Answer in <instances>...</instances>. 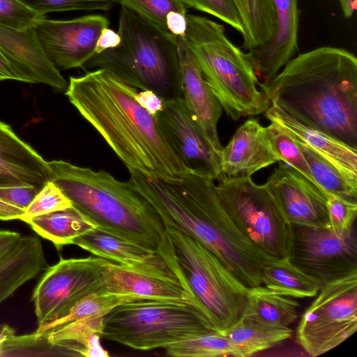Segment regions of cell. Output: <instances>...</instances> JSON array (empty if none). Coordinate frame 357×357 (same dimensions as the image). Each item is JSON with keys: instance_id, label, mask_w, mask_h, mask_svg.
<instances>
[{"instance_id": "c3c4849f", "label": "cell", "mask_w": 357, "mask_h": 357, "mask_svg": "<svg viewBox=\"0 0 357 357\" xmlns=\"http://www.w3.org/2000/svg\"><path fill=\"white\" fill-rule=\"evenodd\" d=\"M7 79L23 82L19 73L0 50V81Z\"/></svg>"}, {"instance_id": "5bb4252c", "label": "cell", "mask_w": 357, "mask_h": 357, "mask_svg": "<svg viewBox=\"0 0 357 357\" xmlns=\"http://www.w3.org/2000/svg\"><path fill=\"white\" fill-rule=\"evenodd\" d=\"M155 119L169 145L192 172L215 181L224 176L220 155L206 139L182 98L165 99Z\"/></svg>"}, {"instance_id": "30bf717a", "label": "cell", "mask_w": 357, "mask_h": 357, "mask_svg": "<svg viewBox=\"0 0 357 357\" xmlns=\"http://www.w3.org/2000/svg\"><path fill=\"white\" fill-rule=\"evenodd\" d=\"M357 329V272L323 285L296 329L299 345L311 356L337 347Z\"/></svg>"}, {"instance_id": "b9f144b4", "label": "cell", "mask_w": 357, "mask_h": 357, "mask_svg": "<svg viewBox=\"0 0 357 357\" xmlns=\"http://www.w3.org/2000/svg\"><path fill=\"white\" fill-rule=\"evenodd\" d=\"M326 194L329 229L338 235L352 231L357 214V203L347 201L332 194Z\"/></svg>"}, {"instance_id": "1f68e13d", "label": "cell", "mask_w": 357, "mask_h": 357, "mask_svg": "<svg viewBox=\"0 0 357 357\" xmlns=\"http://www.w3.org/2000/svg\"><path fill=\"white\" fill-rule=\"evenodd\" d=\"M167 355L174 357L234 356L231 342L220 331L194 336L165 348Z\"/></svg>"}, {"instance_id": "f6af8a7d", "label": "cell", "mask_w": 357, "mask_h": 357, "mask_svg": "<svg viewBox=\"0 0 357 357\" xmlns=\"http://www.w3.org/2000/svg\"><path fill=\"white\" fill-rule=\"evenodd\" d=\"M166 26L173 36H184L187 28L186 15L176 11L168 13L166 16Z\"/></svg>"}, {"instance_id": "4dcf8cb0", "label": "cell", "mask_w": 357, "mask_h": 357, "mask_svg": "<svg viewBox=\"0 0 357 357\" xmlns=\"http://www.w3.org/2000/svg\"><path fill=\"white\" fill-rule=\"evenodd\" d=\"M103 328L104 316H92L70 321L43 333L50 344L59 345L81 356L94 334L102 337Z\"/></svg>"}, {"instance_id": "9c48e42d", "label": "cell", "mask_w": 357, "mask_h": 357, "mask_svg": "<svg viewBox=\"0 0 357 357\" xmlns=\"http://www.w3.org/2000/svg\"><path fill=\"white\" fill-rule=\"evenodd\" d=\"M218 181L217 197L243 235L275 259L288 257L291 224L265 185L251 176H223Z\"/></svg>"}, {"instance_id": "f35d334b", "label": "cell", "mask_w": 357, "mask_h": 357, "mask_svg": "<svg viewBox=\"0 0 357 357\" xmlns=\"http://www.w3.org/2000/svg\"><path fill=\"white\" fill-rule=\"evenodd\" d=\"M72 206L70 201L52 181L46 183L26 208L21 220Z\"/></svg>"}, {"instance_id": "836d02e7", "label": "cell", "mask_w": 357, "mask_h": 357, "mask_svg": "<svg viewBox=\"0 0 357 357\" xmlns=\"http://www.w3.org/2000/svg\"><path fill=\"white\" fill-rule=\"evenodd\" d=\"M264 129L271 149L278 160L291 167L316 185L308 164L296 141L274 123L271 122Z\"/></svg>"}, {"instance_id": "d590c367", "label": "cell", "mask_w": 357, "mask_h": 357, "mask_svg": "<svg viewBox=\"0 0 357 357\" xmlns=\"http://www.w3.org/2000/svg\"><path fill=\"white\" fill-rule=\"evenodd\" d=\"M35 11L46 15L68 11H106L118 3L117 0H20Z\"/></svg>"}, {"instance_id": "ac0fdd59", "label": "cell", "mask_w": 357, "mask_h": 357, "mask_svg": "<svg viewBox=\"0 0 357 357\" xmlns=\"http://www.w3.org/2000/svg\"><path fill=\"white\" fill-rule=\"evenodd\" d=\"M273 1L277 18L273 38L245 53L260 83L272 79L298 51V0Z\"/></svg>"}, {"instance_id": "ffe728a7", "label": "cell", "mask_w": 357, "mask_h": 357, "mask_svg": "<svg viewBox=\"0 0 357 357\" xmlns=\"http://www.w3.org/2000/svg\"><path fill=\"white\" fill-rule=\"evenodd\" d=\"M279 162L267 138L264 127L249 119L236 131L220 154L224 176H252L259 170Z\"/></svg>"}, {"instance_id": "603a6c76", "label": "cell", "mask_w": 357, "mask_h": 357, "mask_svg": "<svg viewBox=\"0 0 357 357\" xmlns=\"http://www.w3.org/2000/svg\"><path fill=\"white\" fill-rule=\"evenodd\" d=\"M102 275L108 294L200 305L190 290L181 282L136 271L112 261L103 264Z\"/></svg>"}, {"instance_id": "cb8c5ba5", "label": "cell", "mask_w": 357, "mask_h": 357, "mask_svg": "<svg viewBox=\"0 0 357 357\" xmlns=\"http://www.w3.org/2000/svg\"><path fill=\"white\" fill-rule=\"evenodd\" d=\"M47 261L39 238L22 236L0 261V304L45 269Z\"/></svg>"}, {"instance_id": "5b68a950", "label": "cell", "mask_w": 357, "mask_h": 357, "mask_svg": "<svg viewBox=\"0 0 357 357\" xmlns=\"http://www.w3.org/2000/svg\"><path fill=\"white\" fill-rule=\"evenodd\" d=\"M184 39L200 71L227 115L241 117L264 113L271 105L244 53L227 36L224 26L206 17L186 15Z\"/></svg>"}, {"instance_id": "ab89813d", "label": "cell", "mask_w": 357, "mask_h": 357, "mask_svg": "<svg viewBox=\"0 0 357 357\" xmlns=\"http://www.w3.org/2000/svg\"><path fill=\"white\" fill-rule=\"evenodd\" d=\"M56 349H60L68 351L66 349L59 345L53 346L50 344L44 333H34L31 335H14L8 339L1 346L0 349V356H22L37 355L40 356V352H43L45 356V351H56Z\"/></svg>"}, {"instance_id": "bcb514c9", "label": "cell", "mask_w": 357, "mask_h": 357, "mask_svg": "<svg viewBox=\"0 0 357 357\" xmlns=\"http://www.w3.org/2000/svg\"><path fill=\"white\" fill-rule=\"evenodd\" d=\"M22 237L16 231L0 230V261L17 244Z\"/></svg>"}, {"instance_id": "4316f807", "label": "cell", "mask_w": 357, "mask_h": 357, "mask_svg": "<svg viewBox=\"0 0 357 357\" xmlns=\"http://www.w3.org/2000/svg\"><path fill=\"white\" fill-rule=\"evenodd\" d=\"M34 231L57 248L73 244L78 236L98 227L74 206L23 220Z\"/></svg>"}, {"instance_id": "d6986e66", "label": "cell", "mask_w": 357, "mask_h": 357, "mask_svg": "<svg viewBox=\"0 0 357 357\" xmlns=\"http://www.w3.org/2000/svg\"><path fill=\"white\" fill-rule=\"evenodd\" d=\"M0 50L23 82L67 89L68 84L45 54L34 29L19 31L0 25Z\"/></svg>"}, {"instance_id": "3957f363", "label": "cell", "mask_w": 357, "mask_h": 357, "mask_svg": "<svg viewBox=\"0 0 357 357\" xmlns=\"http://www.w3.org/2000/svg\"><path fill=\"white\" fill-rule=\"evenodd\" d=\"M259 86L271 104L357 149V59L322 46L294 56Z\"/></svg>"}, {"instance_id": "7c38bea8", "label": "cell", "mask_w": 357, "mask_h": 357, "mask_svg": "<svg viewBox=\"0 0 357 357\" xmlns=\"http://www.w3.org/2000/svg\"><path fill=\"white\" fill-rule=\"evenodd\" d=\"M288 257L321 285L357 272V242L354 229L342 235L327 227L291 224Z\"/></svg>"}, {"instance_id": "2e32d148", "label": "cell", "mask_w": 357, "mask_h": 357, "mask_svg": "<svg viewBox=\"0 0 357 357\" xmlns=\"http://www.w3.org/2000/svg\"><path fill=\"white\" fill-rule=\"evenodd\" d=\"M73 244L97 257L115 261L136 271L181 282L189 289L177 264L170 261L157 251L98 228L78 236Z\"/></svg>"}, {"instance_id": "d6a6232c", "label": "cell", "mask_w": 357, "mask_h": 357, "mask_svg": "<svg viewBox=\"0 0 357 357\" xmlns=\"http://www.w3.org/2000/svg\"><path fill=\"white\" fill-rule=\"evenodd\" d=\"M135 299L138 298L107 292L91 294L81 299L66 316L43 327L38 328L36 333H43L54 328L88 317L105 316L116 306Z\"/></svg>"}, {"instance_id": "7402d4cb", "label": "cell", "mask_w": 357, "mask_h": 357, "mask_svg": "<svg viewBox=\"0 0 357 357\" xmlns=\"http://www.w3.org/2000/svg\"><path fill=\"white\" fill-rule=\"evenodd\" d=\"M265 117L296 140L312 149L331 164L350 183L357 186V149L297 121L280 107L271 104Z\"/></svg>"}, {"instance_id": "f1b7e54d", "label": "cell", "mask_w": 357, "mask_h": 357, "mask_svg": "<svg viewBox=\"0 0 357 357\" xmlns=\"http://www.w3.org/2000/svg\"><path fill=\"white\" fill-rule=\"evenodd\" d=\"M243 26L242 47L251 50L268 43L276 32L273 0H232Z\"/></svg>"}, {"instance_id": "e0dca14e", "label": "cell", "mask_w": 357, "mask_h": 357, "mask_svg": "<svg viewBox=\"0 0 357 357\" xmlns=\"http://www.w3.org/2000/svg\"><path fill=\"white\" fill-rule=\"evenodd\" d=\"M178 82L183 100L213 149L220 155L222 146L218 123L222 107L203 77L183 36L176 37Z\"/></svg>"}, {"instance_id": "7dc6e473", "label": "cell", "mask_w": 357, "mask_h": 357, "mask_svg": "<svg viewBox=\"0 0 357 357\" xmlns=\"http://www.w3.org/2000/svg\"><path fill=\"white\" fill-rule=\"evenodd\" d=\"M101 335L94 334L89 340L86 346L81 353V356L86 357H108L109 354L101 345L100 339Z\"/></svg>"}, {"instance_id": "681fc988", "label": "cell", "mask_w": 357, "mask_h": 357, "mask_svg": "<svg viewBox=\"0 0 357 357\" xmlns=\"http://www.w3.org/2000/svg\"><path fill=\"white\" fill-rule=\"evenodd\" d=\"M342 12L346 18H350L356 10L357 0H338Z\"/></svg>"}, {"instance_id": "8992f818", "label": "cell", "mask_w": 357, "mask_h": 357, "mask_svg": "<svg viewBox=\"0 0 357 357\" xmlns=\"http://www.w3.org/2000/svg\"><path fill=\"white\" fill-rule=\"evenodd\" d=\"M117 32L119 45L95 54L85 67L107 70L138 90L158 95L178 82L176 36L165 35L123 6Z\"/></svg>"}, {"instance_id": "f907efd6", "label": "cell", "mask_w": 357, "mask_h": 357, "mask_svg": "<svg viewBox=\"0 0 357 357\" xmlns=\"http://www.w3.org/2000/svg\"><path fill=\"white\" fill-rule=\"evenodd\" d=\"M15 335V331L6 324H0V349L3 344Z\"/></svg>"}, {"instance_id": "484cf974", "label": "cell", "mask_w": 357, "mask_h": 357, "mask_svg": "<svg viewBox=\"0 0 357 357\" xmlns=\"http://www.w3.org/2000/svg\"><path fill=\"white\" fill-rule=\"evenodd\" d=\"M220 332L232 344L235 357L253 356L289 339L293 333L289 327L269 326L243 317Z\"/></svg>"}, {"instance_id": "8d00e7d4", "label": "cell", "mask_w": 357, "mask_h": 357, "mask_svg": "<svg viewBox=\"0 0 357 357\" xmlns=\"http://www.w3.org/2000/svg\"><path fill=\"white\" fill-rule=\"evenodd\" d=\"M40 190L34 186L0 188V220H21Z\"/></svg>"}, {"instance_id": "277c9868", "label": "cell", "mask_w": 357, "mask_h": 357, "mask_svg": "<svg viewBox=\"0 0 357 357\" xmlns=\"http://www.w3.org/2000/svg\"><path fill=\"white\" fill-rule=\"evenodd\" d=\"M48 165L50 181L98 229L157 251L177 264L172 239L159 215L129 181L64 160Z\"/></svg>"}, {"instance_id": "9a60e30c", "label": "cell", "mask_w": 357, "mask_h": 357, "mask_svg": "<svg viewBox=\"0 0 357 357\" xmlns=\"http://www.w3.org/2000/svg\"><path fill=\"white\" fill-rule=\"evenodd\" d=\"M278 162L264 185L289 222L329 228L326 194L291 167Z\"/></svg>"}, {"instance_id": "ba28073f", "label": "cell", "mask_w": 357, "mask_h": 357, "mask_svg": "<svg viewBox=\"0 0 357 357\" xmlns=\"http://www.w3.org/2000/svg\"><path fill=\"white\" fill-rule=\"evenodd\" d=\"M165 228L188 287L215 328L223 331L236 324L242 317L248 287L199 242L174 228Z\"/></svg>"}, {"instance_id": "44dd1931", "label": "cell", "mask_w": 357, "mask_h": 357, "mask_svg": "<svg viewBox=\"0 0 357 357\" xmlns=\"http://www.w3.org/2000/svg\"><path fill=\"white\" fill-rule=\"evenodd\" d=\"M50 181V169L31 146L6 123L0 121V188L34 186Z\"/></svg>"}, {"instance_id": "60d3db41", "label": "cell", "mask_w": 357, "mask_h": 357, "mask_svg": "<svg viewBox=\"0 0 357 357\" xmlns=\"http://www.w3.org/2000/svg\"><path fill=\"white\" fill-rule=\"evenodd\" d=\"M188 9L212 15L243 34V26L232 0H181Z\"/></svg>"}, {"instance_id": "83f0119b", "label": "cell", "mask_w": 357, "mask_h": 357, "mask_svg": "<svg viewBox=\"0 0 357 357\" xmlns=\"http://www.w3.org/2000/svg\"><path fill=\"white\" fill-rule=\"evenodd\" d=\"M262 285L273 291L294 298L317 296L322 285L295 264L288 257L275 259L262 269Z\"/></svg>"}, {"instance_id": "d4e9b609", "label": "cell", "mask_w": 357, "mask_h": 357, "mask_svg": "<svg viewBox=\"0 0 357 357\" xmlns=\"http://www.w3.org/2000/svg\"><path fill=\"white\" fill-rule=\"evenodd\" d=\"M296 298L279 294L264 285L249 287L243 318L264 324L289 327L298 318Z\"/></svg>"}, {"instance_id": "52a82bcc", "label": "cell", "mask_w": 357, "mask_h": 357, "mask_svg": "<svg viewBox=\"0 0 357 357\" xmlns=\"http://www.w3.org/2000/svg\"><path fill=\"white\" fill-rule=\"evenodd\" d=\"M216 331L199 303L138 298L116 306L104 316L102 337L149 351Z\"/></svg>"}, {"instance_id": "e575fe53", "label": "cell", "mask_w": 357, "mask_h": 357, "mask_svg": "<svg viewBox=\"0 0 357 357\" xmlns=\"http://www.w3.org/2000/svg\"><path fill=\"white\" fill-rule=\"evenodd\" d=\"M123 6L166 36L171 34L166 26V16L171 11L187 15L188 8L181 0H117Z\"/></svg>"}, {"instance_id": "8fae6325", "label": "cell", "mask_w": 357, "mask_h": 357, "mask_svg": "<svg viewBox=\"0 0 357 357\" xmlns=\"http://www.w3.org/2000/svg\"><path fill=\"white\" fill-rule=\"evenodd\" d=\"M100 257L62 259L47 268L37 284L32 301L38 327L66 316L83 298L106 292Z\"/></svg>"}, {"instance_id": "f546056e", "label": "cell", "mask_w": 357, "mask_h": 357, "mask_svg": "<svg viewBox=\"0 0 357 357\" xmlns=\"http://www.w3.org/2000/svg\"><path fill=\"white\" fill-rule=\"evenodd\" d=\"M296 141L308 164L317 186L325 193L357 203V186L306 144Z\"/></svg>"}, {"instance_id": "7bdbcfd3", "label": "cell", "mask_w": 357, "mask_h": 357, "mask_svg": "<svg viewBox=\"0 0 357 357\" xmlns=\"http://www.w3.org/2000/svg\"><path fill=\"white\" fill-rule=\"evenodd\" d=\"M135 99L142 107L154 117L162 110L165 100L164 98L151 90L138 91Z\"/></svg>"}, {"instance_id": "6da1fadb", "label": "cell", "mask_w": 357, "mask_h": 357, "mask_svg": "<svg viewBox=\"0 0 357 357\" xmlns=\"http://www.w3.org/2000/svg\"><path fill=\"white\" fill-rule=\"evenodd\" d=\"M138 91L98 68L70 77L66 95L128 171L157 180L185 177L192 171L169 145L155 117L137 102Z\"/></svg>"}, {"instance_id": "ee69618b", "label": "cell", "mask_w": 357, "mask_h": 357, "mask_svg": "<svg viewBox=\"0 0 357 357\" xmlns=\"http://www.w3.org/2000/svg\"><path fill=\"white\" fill-rule=\"evenodd\" d=\"M121 40V36L117 31L109 27L103 29L96 45V54H100L107 50L118 47Z\"/></svg>"}, {"instance_id": "74e56055", "label": "cell", "mask_w": 357, "mask_h": 357, "mask_svg": "<svg viewBox=\"0 0 357 357\" xmlns=\"http://www.w3.org/2000/svg\"><path fill=\"white\" fill-rule=\"evenodd\" d=\"M46 15L20 0H0V25L19 31L34 29Z\"/></svg>"}, {"instance_id": "7a4b0ae2", "label": "cell", "mask_w": 357, "mask_h": 357, "mask_svg": "<svg viewBox=\"0 0 357 357\" xmlns=\"http://www.w3.org/2000/svg\"><path fill=\"white\" fill-rule=\"evenodd\" d=\"M129 174V181L165 227L199 242L245 287L262 284L263 268L278 259L262 252L238 229L217 197L213 178L194 172L174 181L152 179L135 170Z\"/></svg>"}, {"instance_id": "4fadbf2b", "label": "cell", "mask_w": 357, "mask_h": 357, "mask_svg": "<svg viewBox=\"0 0 357 357\" xmlns=\"http://www.w3.org/2000/svg\"><path fill=\"white\" fill-rule=\"evenodd\" d=\"M109 24L102 15H87L70 20L45 17L34 28L38 40L50 61L59 69L84 66L96 54L102 30Z\"/></svg>"}]
</instances>
